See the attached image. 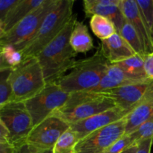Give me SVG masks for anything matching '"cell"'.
Returning <instances> with one entry per match:
<instances>
[{"label":"cell","instance_id":"6da1fadb","mask_svg":"<svg viewBox=\"0 0 153 153\" xmlns=\"http://www.w3.org/2000/svg\"><path fill=\"white\" fill-rule=\"evenodd\" d=\"M76 15H73L58 36L51 41L36 58L43 70L46 85L55 83L65 73L70 70L76 63L78 55L70 43V37Z\"/></svg>","mask_w":153,"mask_h":153},{"label":"cell","instance_id":"7a4b0ae2","mask_svg":"<svg viewBox=\"0 0 153 153\" xmlns=\"http://www.w3.org/2000/svg\"><path fill=\"white\" fill-rule=\"evenodd\" d=\"M110 64L99 49L92 56L76 61L70 73L61 76L55 84L69 94L89 91L98 85Z\"/></svg>","mask_w":153,"mask_h":153},{"label":"cell","instance_id":"3957f363","mask_svg":"<svg viewBox=\"0 0 153 153\" xmlns=\"http://www.w3.org/2000/svg\"><path fill=\"white\" fill-rule=\"evenodd\" d=\"M73 0H59L56 7L45 17L37 32L20 51L24 59L37 57L59 34L73 17Z\"/></svg>","mask_w":153,"mask_h":153},{"label":"cell","instance_id":"277c9868","mask_svg":"<svg viewBox=\"0 0 153 153\" xmlns=\"http://www.w3.org/2000/svg\"><path fill=\"white\" fill-rule=\"evenodd\" d=\"M115 107L117 106L114 100L108 96L88 91H79L70 94L66 104L52 115L71 125Z\"/></svg>","mask_w":153,"mask_h":153},{"label":"cell","instance_id":"5b68a950","mask_svg":"<svg viewBox=\"0 0 153 153\" xmlns=\"http://www.w3.org/2000/svg\"><path fill=\"white\" fill-rule=\"evenodd\" d=\"M10 83L13 101L25 102L40 93L46 83L37 58L24 59L17 67L11 69Z\"/></svg>","mask_w":153,"mask_h":153},{"label":"cell","instance_id":"8992f818","mask_svg":"<svg viewBox=\"0 0 153 153\" xmlns=\"http://www.w3.org/2000/svg\"><path fill=\"white\" fill-rule=\"evenodd\" d=\"M58 1L44 0L40 6L4 34L0 39V46L12 45L18 51L22 50L27 42L37 32L45 17L56 7Z\"/></svg>","mask_w":153,"mask_h":153},{"label":"cell","instance_id":"52a82bcc","mask_svg":"<svg viewBox=\"0 0 153 153\" xmlns=\"http://www.w3.org/2000/svg\"><path fill=\"white\" fill-rule=\"evenodd\" d=\"M70 94L55 83L46 85L40 93L24 102L32 120L33 127L61 108L68 100Z\"/></svg>","mask_w":153,"mask_h":153},{"label":"cell","instance_id":"ba28073f","mask_svg":"<svg viewBox=\"0 0 153 153\" xmlns=\"http://www.w3.org/2000/svg\"><path fill=\"white\" fill-rule=\"evenodd\" d=\"M0 120L8 130L10 144L16 147L26 142L33 123L24 102L12 101L0 106Z\"/></svg>","mask_w":153,"mask_h":153},{"label":"cell","instance_id":"9c48e42d","mask_svg":"<svg viewBox=\"0 0 153 153\" xmlns=\"http://www.w3.org/2000/svg\"><path fill=\"white\" fill-rule=\"evenodd\" d=\"M126 117L120 120L100 128L79 140L75 146V152H105L112 144L125 134Z\"/></svg>","mask_w":153,"mask_h":153},{"label":"cell","instance_id":"30bf717a","mask_svg":"<svg viewBox=\"0 0 153 153\" xmlns=\"http://www.w3.org/2000/svg\"><path fill=\"white\" fill-rule=\"evenodd\" d=\"M70 128V125L54 115L33 127L26 143L42 149H52L59 137Z\"/></svg>","mask_w":153,"mask_h":153},{"label":"cell","instance_id":"8fae6325","mask_svg":"<svg viewBox=\"0 0 153 153\" xmlns=\"http://www.w3.org/2000/svg\"><path fill=\"white\" fill-rule=\"evenodd\" d=\"M153 91V81L125 85L102 93L114 100L117 106L129 113Z\"/></svg>","mask_w":153,"mask_h":153},{"label":"cell","instance_id":"7c38bea8","mask_svg":"<svg viewBox=\"0 0 153 153\" xmlns=\"http://www.w3.org/2000/svg\"><path fill=\"white\" fill-rule=\"evenodd\" d=\"M128 114V112L123 110L120 108L115 107L83 120L71 124L70 125V128L76 133L79 140H81L100 128L120 120Z\"/></svg>","mask_w":153,"mask_h":153},{"label":"cell","instance_id":"4fadbf2b","mask_svg":"<svg viewBox=\"0 0 153 153\" xmlns=\"http://www.w3.org/2000/svg\"><path fill=\"white\" fill-rule=\"evenodd\" d=\"M120 7L127 22H129L137 31L141 40L145 55L152 53L153 52L152 34L142 16L137 1L134 0H121Z\"/></svg>","mask_w":153,"mask_h":153},{"label":"cell","instance_id":"5bb4252c","mask_svg":"<svg viewBox=\"0 0 153 153\" xmlns=\"http://www.w3.org/2000/svg\"><path fill=\"white\" fill-rule=\"evenodd\" d=\"M121 0H85L84 10L87 17L100 15L110 19L114 24L117 33L126 19L124 17L120 4Z\"/></svg>","mask_w":153,"mask_h":153},{"label":"cell","instance_id":"9a60e30c","mask_svg":"<svg viewBox=\"0 0 153 153\" xmlns=\"http://www.w3.org/2000/svg\"><path fill=\"white\" fill-rule=\"evenodd\" d=\"M100 49L111 64H117L137 54L118 33L106 40H101Z\"/></svg>","mask_w":153,"mask_h":153},{"label":"cell","instance_id":"2e32d148","mask_svg":"<svg viewBox=\"0 0 153 153\" xmlns=\"http://www.w3.org/2000/svg\"><path fill=\"white\" fill-rule=\"evenodd\" d=\"M153 118V91L126 117L125 134H129Z\"/></svg>","mask_w":153,"mask_h":153},{"label":"cell","instance_id":"e0dca14e","mask_svg":"<svg viewBox=\"0 0 153 153\" xmlns=\"http://www.w3.org/2000/svg\"><path fill=\"white\" fill-rule=\"evenodd\" d=\"M44 0H19L7 13L4 20L5 33L40 6Z\"/></svg>","mask_w":153,"mask_h":153},{"label":"cell","instance_id":"ac0fdd59","mask_svg":"<svg viewBox=\"0 0 153 153\" xmlns=\"http://www.w3.org/2000/svg\"><path fill=\"white\" fill-rule=\"evenodd\" d=\"M70 46L76 53H86L94 48L88 28L82 22L76 20L70 37Z\"/></svg>","mask_w":153,"mask_h":153},{"label":"cell","instance_id":"d6986e66","mask_svg":"<svg viewBox=\"0 0 153 153\" xmlns=\"http://www.w3.org/2000/svg\"><path fill=\"white\" fill-rule=\"evenodd\" d=\"M126 73L142 81L149 80L147 79L144 70V55L136 54L124 61L117 63Z\"/></svg>","mask_w":153,"mask_h":153},{"label":"cell","instance_id":"ffe728a7","mask_svg":"<svg viewBox=\"0 0 153 153\" xmlns=\"http://www.w3.org/2000/svg\"><path fill=\"white\" fill-rule=\"evenodd\" d=\"M90 26L93 33L101 40H106L117 33L113 22L100 15H94L91 18Z\"/></svg>","mask_w":153,"mask_h":153},{"label":"cell","instance_id":"44dd1931","mask_svg":"<svg viewBox=\"0 0 153 153\" xmlns=\"http://www.w3.org/2000/svg\"><path fill=\"white\" fill-rule=\"evenodd\" d=\"M79 140L76 133L70 128L57 140L52 153H76L75 146Z\"/></svg>","mask_w":153,"mask_h":153},{"label":"cell","instance_id":"7402d4cb","mask_svg":"<svg viewBox=\"0 0 153 153\" xmlns=\"http://www.w3.org/2000/svg\"><path fill=\"white\" fill-rule=\"evenodd\" d=\"M105 75L112 82L117 85L118 88L125 86V85L146 82V81L140 80V79H135V78L129 76L115 64H110Z\"/></svg>","mask_w":153,"mask_h":153},{"label":"cell","instance_id":"603a6c76","mask_svg":"<svg viewBox=\"0 0 153 153\" xmlns=\"http://www.w3.org/2000/svg\"><path fill=\"white\" fill-rule=\"evenodd\" d=\"M119 34L122 36L123 38L132 47L136 53L138 55H145L141 40L139 37L137 31L129 22L126 21L122 28L120 31Z\"/></svg>","mask_w":153,"mask_h":153},{"label":"cell","instance_id":"cb8c5ba5","mask_svg":"<svg viewBox=\"0 0 153 153\" xmlns=\"http://www.w3.org/2000/svg\"><path fill=\"white\" fill-rule=\"evenodd\" d=\"M11 68L0 71V106L13 101V93L10 83Z\"/></svg>","mask_w":153,"mask_h":153},{"label":"cell","instance_id":"d4e9b609","mask_svg":"<svg viewBox=\"0 0 153 153\" xmlns=\"http://www.w3.org/2000/svg\"><path fill=\"white\" fill-rule=\"evenodd\" d=\"M1 55L6 61L7 65L11 69L17 67L23 61L22 55L20 51H18L12 45H4L1 46L0 49Z\"/></svg>","mask_w":153,"mask_h":153},{"label":"cell","instance_id":"484cf974","mask_svg":"<svg viewBox=\"0 0 153 153\" xmlns=\"http://www.w3.org/2000/svg\"><path fill=\"white\" fill-rule=\"evenodd\" d=\"M129 135L134 143L153 137V118L140 126L134 132L129 134Z\"/></svg>","mask_w":153,"mask_h":153},{"label":"cell","instance_id":"4316f807","mask_svg":"<svg viewBox=\"0 0 153 153\" xmlns=\"http://www.w3.org/2000/svg\"><path fill=\"white\" fill-rule=\"evenodd\" d=\"M137 4L142 16L152 34L153 23V0H137Z\"/></svg>","mask_w":153,"mask_h":153},{"label":"cell","instance_id":"83f0119b","mask_svg":"<svg viewBox=\"0 0 153 153\" xmlns=\"http://www.w3.org/2000/svg\"><path fill=\"white\" fill-rule=\"evenodd\" d=\"M134 144L129 134H124L112 144L105 153H122Z\"/></svg>","mask_w":153,"mask_h":153},{"label":"cell","instance_id":"f1b7e54d","mask_svg":"<svg viewBox=\"0 0 153 153\" xmlns=\"http://www.w3.org/2000/svg\"><path fill=\"white\" fill-rule=\"evenodd\" d=\"M13 153H52V149H42L34 147L28 143H24L15 147Z\"/></svg>","mask_w":153,"mask_h":153},{"label":"cell","instance_id":"f546056e","mask_svg":"<svg viewBox=\"0 0 153 153\" xmlns=\"http://www.w3.org/2000/svg\"><path fill=\"white\" fill-rule=\"evenodd\" d=\"M19 1V0H0V20L4 22L12 7Z\"/></svg>","mask_w":153,"mask_h":153},{"label":"cell","instance_id":"4dcf8cb0","mask_svg":"<svg viewBox=\"0 0 153 153\" xmlns=\"http://www.w3.org/2000/svg\"><path fill=\"white\" fill-rule=\"evenodd\" d=\"M144 70L147 79L153 81V52L144 55Z\"/></svg>","mask_w":153,"mask_h":153},{"label":"cell","instance_id":"1f68e13d","mask_svg":"<svg viewBox=\"0 0 153 153\" xmlns=\"http://www.w3.org/2000/svg\"><path fill=\"white\" fill-rule=\"evenodd\" d=\"M153 143V137L145 139L137 143V149L135 153H150Z\"/></svg>","mask_w":153,"mask_h":153},{"label":"cell","instance_id":"d6a6232c","mask_svg":"<svg viewBox=\"0 0 153 153\" xmlns=\"http://www.w3.org/2000/svg\"><path fill=\"white\" fill-rule=\"evenodd\" d=\"M0 143H10V134L1 121L0 122Z\"/></svg>","mask_w":153,"mask_h":153},{"label":"cell","instance_id":"836d02e7","mask_svg":"<svg viewBox=\"0 0 153 153\" xmlns=\"http://www.w3.org/2000/svg\"><path fill=\"white\" fill-rule=\"evenodd\" d=\"M15 147L10 143H0V153H13Z\"/></svg>","mask_w":153,"mask_h":153},{"label":"cell","instance_id":"e575fe53","mask_svg":"<svg viewBox=\"0 0 153 153\" xmlns=\"http://www.w3.org/2000/svg\"><path fill=\"white\" fill-rule=\"evenodd\" d=\"M7 68H10V67L7 65L6 61H4V58H3L2 55H1V52H0V71Z\"/></svg>","mask_w":153,"mask_h":153},{"label":"cell","instance_id":"d590c367","mask_svg":"<svg viewBox=\"0 0 153 153\" xmlns=\"http://www.w3.org/2000/svg\"><path fill=\"white\" fill-rule=\"evenodd\" d=\"M137 149V143H134L132 146H130L129 148H128L127 149H126L124 152L122 153H135Z\"/></svg>","mask_w":153,"mask_h":153},{"label":"cell","instance_id":"8d00e7d4","mask_svg":"<svg viewBox=\"0 0 153 153\" xmlns=\"http://www.w3.org/2000/svg\"><path fill=\"white\" fill-rule=\"evenodd\" d=\"M5 34V28H4V22L0 20V39L3 37Z\"/></svg>","mask_w":153,"mask_h":153},{"label":"cell","instance_id":"74e56055","mask_svg":"<svg viewBox=\"0 0 153 153\" xmlns=\"http://www.w3.org/2000/svg\"><path fill=\"white\" fill-rule=\"evenodd\" d=\"M152 40H153V23H152Z\"/></svg>","mask_w":153,"mask_h":153},{"label":"cell","instance_id":"f35d334b","mask_svg":"<svg viewBox=\"0 0 153 153\" xmlns=\"http://www.w3.org/2000/svg\"><path fill=\"white\" fill-rule=\"evenodd\" d=\"M0 49H1V46H0Z\"/></svg>","mask_w":153,"mask_h":153},{"label":"cell","instance_id":"ab89813d","mask_svg":"<svg viewBox=\"0 0 153 153\" xmlns=\"http://www.w3.org/2000/svg\"><path fill=\"white\" fill-rule=\"evenodd\" d=\"M0 122H1V120H0Z\"/></svg>","mask_w":153,"mask_h":153}]
</instances>
